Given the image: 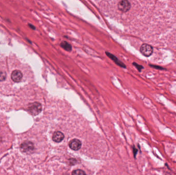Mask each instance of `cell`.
Here are the masks:
<instances>
[{
	"label": "cell",
	"instance_id": "cell-6",
	"mask_svg": "<svg viewBox=\"0 0 176 175\" xmlns=\"http://www.w3.org/2000/svg\"><path fill=\"white\" fill-rule=\"evenodd\" d=\"M81 141L76 139H74L70 141L69 142V146L70 148H71L72 150H74V151H78L81 148Z\"/></svg>",
	"mask_w": 176,
	"mask_h": 175
},
{
	"label": "cell",
	"instance_id": "cell-10",
	"mask_svg": "<svg viewBox=\"0 0 176 175\" xmlns=\"http://www.w3.org/2000/svg\"><path fill=\"white\" fill-rule=\"evenodd\" d=\"M72 175H86L84 171L83 170H74L72 174Z\"/></svg>",
	"mask_w": 176,
	"mask_h": 175
},
{
	"label": "cell",
	"instance_id": "cell-7",
	"mask_svg": "<svg viewBox=\"0 0 176 175\" xmlns=\"http://www.w3.org/2000/svg\"><path fill=\"white\" fill-rule=\"evenodd\" d=\"M106 54L107 56L110 59H111L112 61H113L114 63L116 64H117V65L119 66L120 67L122 68H126V66L125 65V64H124L123 62L119 60V59L117 58V57H116L114 55H112V53H109V52H106Z\"/></svg>",
	"mask_w": 176,
	"mask_h": 175
},
{
	"label": "cell",
	"instance_id": "cell-9",
	"mask_svg": "<svg viewBox=\"0 0 176 175\" xmlns=\"http://www.w3.org/2000/svg\"><path fill=\"white\" fill-rule=\"evenodd\" d=\"M60 46L61 47L64 49V50L68 51V52H71L72 50V47L71 45L69 44L66 41H63L61 42Z\"/></svg>",
	"mask_w": 176,
	"mask_h": 175
},
{
	"label": "cell",
	"instance_id": "cell-2",
	"mask_svg": "<svg viewBox=\"0 0 176 175\" xmlns=\"http://www.w3.org/2000/svg\"><path fill=\"white\" fill-rule=\"evenodd\" d=\"M131 5L130 2L127 0L120 1L117 4V8L119 10L123 13L128 12L131 8Z\"/></svg>",
	"mask_w": 176,
	"mask_h": 175
},
{
	"label": "cell",
	"instance_id": "cell-8",
	"mask_svg": "<svg viewBox=\"0 0 176 175\" xmlns=\"http://www.w3.org/2000/svg\"><path fill=\"white\" fill-rule=\"evenodd\" d=\"M64 138V135L60 131H56L53 136V140L56 142H60Z\"/></svg>",
	"mask_w": 176,
	"mask_h": 175
},
{
	"label": "cell",
	"instance_id": "cell-11",
	"mask_svg": "<svg viewBox=\"0 0 176 175\" xmlns=\"http://www.w3.org/2000/svg\"><path fill=\"white\" fill-rule=\"evenodd\" d=\"M6 78V73L3 71H0V81H3Z\"/></svg>",
	"mask_w": 176,
	"mask_h": 175
},
{
	"label": "cell",
	"instance_id": "cell-5",
	"mask_svg": "<svg viewBox=\"0 0 176 175\" xmlns=\"http://www.w3.org/2000/svg\"><path fill=\"white\" fill-rule=\"evenodd\" d=\"M34 148L33 144L31 142H25L21 145V149L25 153H29L33 151Z\"/></svg>",
	"mask_w": 176,
	"mask_h": 175
},
{
	"label": "cell",
	"instance_id": "cell-3",
	"mask_svg": "<svg viewBox=\"0 0 176 175\" xmlns=\"http://www.w3.org/2000/svg\"><path fill=\"white\" fill-rule=\"evenodd\" d=\"M140 52L145 57H149L152 55L153 53V48L152 46L147 44H143L142 45L140 49Z\"/></svg>",
	"mask_w": 176,
	"mask_h": 175
},
{
	"label": "cell",
	"instance_id": "cell-1",
	"mask_svg": "<svg viewBox=\"0 0 176 175\" xmlns=\"http://www.w3.org/2000/svg\"><path fill=\"white\" fill-rule=\"evenodd\" d=\"M28 110L31 115L36 116L42 111V105L39 102H34L29 104Z\"/></svg>",
	"mask_w": 176,
	"mask_h": 175
},
{
	"label": "cell",
	"instance_id": "cell-4",
	"mask_svg": "<svg viewBox=\"0 0 176 175\" xmlns=\"http://www.w3.org/2000/svg\"><path fill=\"white\" fill-rule=\"evenodd\" d=\"M11 79L15 82H20L23 78L22 72L19 70H15L13 71L11 75Z\"/></svg>",
	"mask_w": 176,
	"mask_h": 175
},
{
	"label": "cell",
	"instance_id": "cell-12",
	"mask_svg": "<svg viewBox=\"0 0 176 175\" xmlns=\"http://www.w3.org/2000/svg\"><path fill=\"white\" fill-rule=\"evenodd\" d=\"M133 65H134V66L137 68V69H138L139 71H141V70L142 68H143V66H142L141 65H138V64H136V63H133Z\"/></svg>",
	"mask_w": 176,
	"mask_h": 175
}]
</instances>
